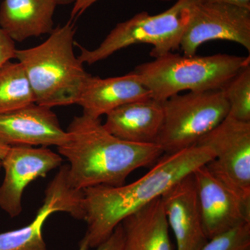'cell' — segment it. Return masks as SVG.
<instances>
[{
    "instance_id": "obj_1",
    "label": "cell",
    "mask_w": 250,
    "mask_h": 250,
    "mask_svg": "<svg viewBox=\"0 0 250 250\" xmlns=\"http://www.w3.org/2000/svg\"><path fill=\"white\" fill-rule=\"evenodd\" d=\"M213 158L214 153L209 147L196 145L164 154L147 174L132 183L83 189V220L87 230L80 244L88 249L98 248L125 218L161 197L174 184Z\"/></svg>"
},
{
    "instance_id": "obj_2",
    "label": "cell",
    "mask_w": 250,
    "mask_h": 250,
    "mask_svg": "<svg viewBox=\"0 0 250 250\" xmlns=\"http://www.w3.org/2000/svg\"><path fill=\"white\" fill-rule=\"evenodd\" d=\"M66 131V143L58 151L70 163L67 177L77 190L123 185L134 170L152 165L164 154L159 145L118 139L105 129L100 118L83 113L73 118Z\"/></svg>"
},
{
    "instance_id": "obj_3",
    "label": "cell",
    "mask_w": 250,
    "mask_h": 250,
    "mask_svg": "<svg viewBox=\"0 0 250 250\" xmlns=\"http://www.w3.org/2000/svg\"><path fill=\"white\" fill-rule=\"evenodd\" d=\"M75 25L54 28L48 39L36 47L16 49V59L25 70L36 103L53 108L77 104L90 75L74 52Z\"/></svg>"
},
{
    "instance_id": "obj_4",
    "label": "cell",
    "mask_w": 250,
    "mask_h": 250,
    "mask_svg": "<svg viewBox=\"0 0 250 250\" xmlns=\"http://www.w3.org/2000/svg\"><path fill=\"white\" fill-rule=\"evenodd\" d=\"M250 63V56H186L169 52L138 65L132 72L149 90L151 98L162 103L184 90H222Z\"/></svg>"
},
{
    "instance_id": "obj_5",
    "label": "cell",
    "mask_w": 250,
    "mask_h": 250,
    "mask_svg": "<svg viewBox=\"0 0 250 250\" xmlns=\"http://www.w3.org/2000/svg\"><path fill=\"white\" fill-rule=\"evenodd\" d=\"M197 0H177L164 12L151 16L146 11L118 24L97 48L80 47L82 63L92 65L107 59L115 52L137 44L152 45L154 59L177 50L190 17V8Z\"/></svg>"
},
{
    "instance_id": "obj_6",
    "label": "cell",
    "mask_w": 250,
    "mask_h": 250,
    "mask_svg": "<svg viewBox=\"0 0 250 250\" xmlns=\"http://www.w3.org/2000/svg\"><path fill=\"white\" fill-rule=\"evenodd\" d=\"M161 104L164 122L156 144L164 154L196 146L229 113V105L223 90L177 94Z\"/></svg>"
},
{
    "instance_id": "obj_7",
    "label": "cell",
    "mask_w": 250,
    "mask_h": 250,
    "mask_svg": "<svg viewBox=\"0 0 250 250\" xmlns=\"http://www.w3.org/2000/svg\"><path fill=\"white\" fill-rule=\"evenodd\" d=\"M197 145L207 146L214 158L206 164L213 175L250 202V122L227 116Z\"/></svg>"
},
{
    "instance_id": "obj_8",
    "label": "cell",
    "mask_w": 250,
    "mask_h": 250,
    "mask_svg": "<svg viewBox=\"0 0 250 250\" xmlns=\"http://www.w3.org/2000/svg\"><path fill=\"white\" fill-rule=\"evenodd\" d=\"M215 40L236 42L250 52V9L207 0L194 2L179 49L193 56L202 44Z\"/></svg>"
},
{
    "instance_id": "obj_9",
    "label": "cell",
    "mask_w": 250,
    "mask_h": 250,
    "mask_svg": "<svg viewBox=\"0 0 250 250\" xmlns=\"http://www.w3.org/2000/svg\"><path fill=\"white\" fill-rule=\"evenodd\" d=\"M67 169V165L62 166L49 183L43 205L31 223L24 228L0 233V250H47L42 228L49 215L56 212H65L73 218L83 220V190L72 187Z\"/></svg>"
},
{
    "instance_id": "obj_10",
    "label": "cell",
    "mask_w": 250,
    "mask_h": 250,
    "mask_svg": "<svg viewBox=\"0 0 250 250\" xmlns=\"http://www.w3.org/2000/svg\"><path fill=\"white\" fill-rule=\"evenodd\" d=\"M62 157L47 147L12 146L2 161L5 175L0 187V208L11 218L22 210V197L26 188L62 165Z\"/></svg>"
},
{
    "instance_id": "obj_11",
    "label": "cell",
    "mask_w": 250,
    "mask_h": 250,
    "mask_svg": "<svg viewBox=\"0 0 250 250\" xmlns=\"http://www.w3.org/2000/svg\"><path fill=\"white\" fill-rule=\"evenodd\" d=\"M192 174L208 239L250 223V202L220 182L206 165L200 166Z\"/></svg>"
},
{
    "instance_id": "obj_12",
    "label": "cell",
    "mask_w": 250,
    "mask_h": 250,
    "mask_svg": "<svg viewBox=\"0 0 250 250\" xmlns=\"http://www.w3.org/2000/svg\"><path fill=\"white\" fill-rule=\"evenodd\" d=\"M67 133L62 129L52 108L36 103L0 113V143L6 146L60 147L66 143Z\"/></svg>"
},
{
    "instance_id": "obj_13",
    "label": "cell",
    "mask_w": 250,
    "mask_h": 250,
    "mask_svg": "<svg viewBox=\"0 0 250 250\" xmlns=\"http://www.w3.org/2000/svg\"><path fill=\"white\" fill-rule=\"evenodd\" d=\"M177 250H200L208 241L203 223L193 174L174 184L161 197Z\"/></svg>"
},
{
    "instance_id": "obj_14",
    "label": "cell",
    "mask_w": 250,
    "mask_h": 250,
    "mask_svg": "<svg viewBox=\"0 0 250 250\" xmlns=\"http://www.w3.org/2000/svg\"><path fill=\"white\" fill-rule=\"evenodd\" d=\"M103 125L118 139L137 144H156L164 122L160 102H134L112 110Z\"/></svg>"
},
{
    "instance_id": "obj_15",
    "label": "cell",
    "mask_w": 250,
    "mask_h": 250,
    "mask_svg": "<svg viewBox=\"0 0 250 250\" xmlns=\"http://www.w3.org/2000/svg\"><path fill=\"white\" fill-rule=\"evenodd\" d=\"M150 98L149 90L131 71L124 76L106 79L90 75L77 104L85 114L100 118L126 104Z\"/></svg>"
},
{
    "instance_id": "obj_16",
    "label": "cell",
    "mask_w": 250,
    "mask_h": 250,
    "mask_svg": "<svg viewBox=\"0 0 250 250\" xmlns=\"http://www.w3.org/2000/svg\"><path fill=\"white\" fill-rule=\"evenodd\" d=\"M57 6L54 0H4L0 6V28L14 42L50 34Z\"/></svg>"
},
{
    "instance_id": "obj_17",
    "label": "cell",
    "mask_w": 250,
    "mask_h": 250,
    "mask_svg": "<svg viewBox=\"0 0 250 250\" xmlns=\"http://www.w3.org/2000/svg\"><path fill=\"white\" fill-rule=\"evenodd\" d=\"M125 250H173L161 197L121 222Z\"/></svg>"
},
{
    "instance_id": "obj_18",
    "label": "cell",
    "mask_w": 250,
    "mask_h": 250,
    "mask_svg": "<svg viewBox=\"0 0 250 250\" xmlns=\"http://www.w3.org/2000/svg\"><path fill=\"white\" fill-rule=\"evenodd\" d=\"M36 103L34 90L20 62L11 61L0 67V113H9Z\"/></svg>"
},
{
    "instance_id": "obj_19",
    "label": "cell",
    "mask_w": 250,
    "mask_h": 250,
    "mask_svg": "<svg viewBox=\"0 0 250 250\" xmlns=\"http://www.w3.org/2000/svg\"><path fill=\"white\" fill-rule=\"evenodd\" d=\"M229 105V116L250 122V63L240 70L222 89Z\"/></svg>"
},
{
    "instance_id": "obj_20",
    "label": "cell",
    "mask_w": 250,
    "mask_h": 250,
    "mask_svg": "<svg viewBox=\"0 0 250 250\" xmlns=\"http://www.w3.org/2000/svg\"><path fill=\"white\" fill-rule=\"evenodd\" d=\"M200 250H250V223L208 239Z\"/></svg>"
},
{
    "instance_id": "obj_21",
    "label": "cell",
    "mask_w": 250,
    "mask_h": 250,
    "mask_svg": "<svg viewBox=\"0 0 250 250\" xmlns=\"http://www.w3.org/2000/svg\"><path fill=\"white\" fill-rule=\"evenodd\" d=\"M80 245V250H88L85 245ZM96 250H125L124 233L121 224L117 226L109 238L100 245Z\"/></svg>"
},
{
    "instance_id": "obj_22",
    "label": "cell",
    "mask_w": 250,
    "mask_h": 250,
    "mask_svg": "<svg viewBox=\"0 0 250 250\" xmlns=\"http://www.w3.org/2000/svg\"><path fill=\"white\" fill-rule=\"evenodd\" d=\"M16 49L14 41L0 28V67L16 59Z\"/></svg>"
},
{
    "instance_id": "obj_23",
    "label": "cell",
    "mask_w": 250,
    "mask_h": 250,
    "mask_svg": "<svg viewBox=\"0 0 250 250\" xmlns=\"http://www.w3.org/2000/svg\"><path fill=\"white\" fill-rule=\"evenodd\" d=\"M99 0H77L76 2L74 4L72 8L71 14V19L79 17L81 15L84 13L90 6L95 4ZM161 1H169L172 0H161Z\"/></svg>"
},
{
    "instance_id": "obj_24",
    "label": "cell",
    "mask_w": 250,
    "mask_h": 250,
    "mask_svg": "<svg viewBox=\"0 0 250 250\" xmlns=\"http://www.w3.org/2000/svg\"><path fill=\"white\" fill-rule=\"evenodd\" d=\"M207 1H218V2L228 3L250 9V0H207Z\"/></svg>"
},
{
    "instance_id": "obj_25",
    "label": "cell",
    "mask_w": 250,
    "mask_h": 250,
    "mask_svg": "<svg viewBox=\"0 0 250 250\" xmlns=\"http://www.w3.org/2000/svg\"><path fill=\"white\" fill-rule=\"evenodd\" d=\"M9 146H6V145L2 144L0 143V170L2 167V161L4 160L5 156L9 149Z\"/></svg>"
},
{
    "instance_id": "obj_26",
    "label": "cell",
    "mask_w": 250,
    "mask_h": 250,
    "mask_svg": "<svg viewBox=\"0 0 250 250\" xmlns=\"http://www.w3.org/2000/svg\"><path fill=\"white\" fill-rule=\"evenodd\" d=\"M57 5H68L75 4L77 0H54Z\"/></svg>"
}]
</instances>
